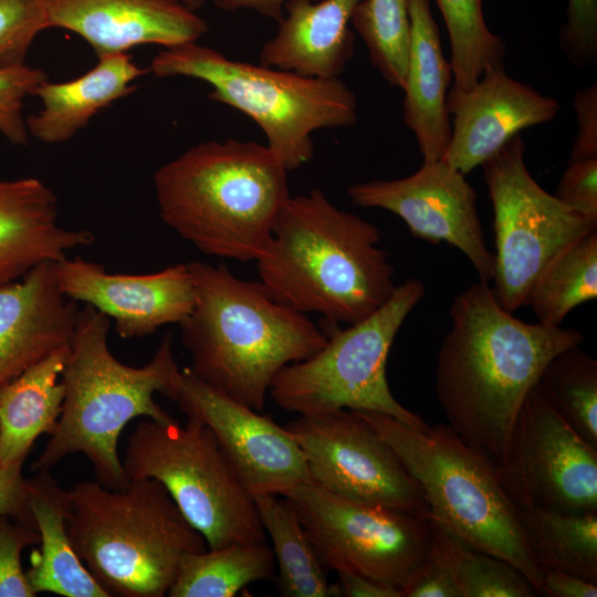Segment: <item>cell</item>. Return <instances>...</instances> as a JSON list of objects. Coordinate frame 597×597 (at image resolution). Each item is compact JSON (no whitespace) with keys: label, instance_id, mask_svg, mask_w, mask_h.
I'll return each instance as SVG.
<instances>
[{"label":"cell","instance_id":"7c38bea8","mask_svg":"<svg viewBox=\"0 0 597 597\" xmlns=\"http://www.w3.org/2000/svg\"><path fill=\"white\" fill-rule=\"evenodd\" d=\"M326 569L366 576L401 590L428 557V512L359 504L314 483L284 492Z\"/></svg>","mask_w":597,"mask_h":597},{"label":"cell","instance_id":"5b68a950","mask_svg":"<svg viewBox=\"0 0 597 597\" xmlns=\"http://www.w3.org/2000/svg\"><path fill=\"white\" fill-rule=\"evenodd\" d=\"M109 318L85 305L78 310L61 374L62 412L32 469L51 470L65 457L83 453L93 465L96 482L124 489L129 482L118 455V440L138 417L167 420L172 416L155 400L167 395L180 374L172 336H164L153 358L140 367L121 363L107 344Z\"/></svg>","mask_w":597,"mask_h":597},{"label":"cell","instance_id":"4fadbf2b","mask_svg":"<svg viewBox=\"0 0 597 597\" xmlns=\"http://www.w3.org/2000/svg\"><path fill=\"white\" fill-rule=\"evenodd\" d=\"M284 428L302 450L314 484L359 504L429 511L399 457L354 410L300 417Z\"/></svg>","mask_w":597,"mask_h":597},{"label":"cell","instance_id":"74e56055","mask_svg":"<svg viewBox=\"0 0 597 597\" xmlns=\"http://www.w3.org/2000/svg\"><path fill=\"white\" fill-rule=\"evenodd\" d=\"M40 543L39 532L9 516H0V597H34L22 568V552Z\"/></svg>","mask_w":597,"mask_h":597},{"label":"cell","instance_id":"7402d4cb","mask_svg":"<svg viewBox=\"0 0 597 597\" xmlns=\"http://www.w3.org/2000/svg\"><path fill=\"white\" fill-rule=\"evenodd\" d=\"M360 1L287 0L276 33L260 49V64L306 77L339 78L354 56L349 24Z\"/></svg>","mask_w":597,"mask_h":597},{"label":"cell","instance_id":"9c48e42d","mask_svg":"<svg viewBox=\"0 0 597 597\" xmlns=\"http://www.w3.org/2000/svg\"><path fill=\"white\" fill-rule=\"evenodd\" d=\"M425 285L408 279L390 298L362 321L341 328L323 323L327 339L311 357L283 367L269 396L300 417H322L339 410L388 415L417 430L430 426L399 404L390 391L386 365L392 343L410 312L422 300Z\"/></svg>","mask_w":597,"mask_h":597},{"label":"cell","instance_id":"83f0119b","mask_svg":"<svg viewBox=\"0 0 597 597\" xmlns=\"http://www.w3.org/2000/svg\"><path fill=\"white\" fill-rule=\"evenodd\" d=\"M275 575V561L268 542L233 543L186 553L167 595L233 597L250 584L274 580Z\"/></svg>","mask_w":597,"mask_h":597},{"label":"cell","instance_id":"d4e9b609","mask_svg":"<svg viewBox=\"0 0 597 597\" xmlns=\"http://www.w3.org/2000/svg\"><path fill=\"white\" fill-rule=\"evenodd\" d=\"M29 506L40 535L27 576L35 594L64 597H109L75 553L67 533L71 502L50 470L28 479Z\"/></svg>","mask_w":597,"mask_h":597},{"label":"cell","instance_id":"1f68e13d","mask_svg":"<svg viewBox=\"0 0 597 597\" xmlns=\"http://www.w3.org/2000/svg\"><path fill=\"white\" fill-rule=\"evenodd\" d=\"M448 30L452 67L449 94L470 90L493 67L502 66L504 41L488 28L482 0H434Z\"/></svg>","mask_w":597,"mask_h":597},{"label":"cell","instance_id":"8d00e7d4","mask_svg":"<svg viewBox=\"0 0 597 597\" xmlns=\"http://www.w3.org/2000/svg\"><path fill=\"white\" fill-rule=\"evenodd\" d=\"M433 536L428 557L409 583L401 597H461L449 531L431 517Z\"/></svg>","mask_w":597,"mask_h":597},{"label":"cell","instance_id":"277c9868","mask_svg":"<svg viewBox=\"0 0 597 597\" xmlns=\"http://www.w3.org/2000/svg\"><path fill=\"white\" fill-rule=\"evenodd\" d=\"M287 171L266 145L199 143L154 172L159 216L206 255L255 262L291 196Z\"/></svg>","mask_w":597,"mask_h":597},{"label":"cell","instance_id":"bcb514c9","mask_svg":"<svg viewBox=\"0 0 597 597\" xmlns=\"http://www.w3.org/2000/svg\"><path fill=\"white\" fill-rule=\"evenodd\" d=\"M185 7H187L188 9H190L191 11H197L199 10L203 3H205V0H179Z\"/></svg>","mask_w":597,"mask_h":597},{"label":"cell","instance_id":"e0dca14e","mask_svg":"<svg viewBox=\"0 0 597 597\" xmlns=\"http://www.w3.org/2000/svg\"><path fill=\"white\" fill-rule=\"evenodd\" d=\"M59 286L65 297L96 308L115 322L124 339L140 338L169 324H180L195 304L188 264L146 274L109 273L82 258L56 262Z\"/></svg>","mask_w":597,"mask_h":597},{"label":"cell","instance_id":"3957f363","mask_svg":"<svg viewBox=\"0 0 597 597\" xmlns=\"http://www.w3.org/2000/svg\"><path fill=\"white\" fill-rule=\"evenodd\" d=\"M187 264L195 304L179 326L189 370L262 412L277 373L320 350L325 332L306 314L273 300L260 281L240 279L223 264Z\"/></svg>","mask_w":597,"mask_h":597},{"label":"cell","instance_id":"2e32d148","mask_svg":"<svg viewBox=\"0 0 597 597\" xmlns=\"http://www.w3.org/2000/svg\"><path fill=\"white\" fill-rule=\"evenodd\" d=\"M346 192L354 206L397 214L416 238L455 247L469 259L480 281L493 279L494 254L484 241L476 193L465 175L443 159L423 163L404 178L354 184Z\"/></svg>","mask_w":597,"mask_h":597},{"label":"cell","instance_id":"d6a6232c","mask_svg":"<svg viewBox=\"0 0 597 597\" xmlns=\"http://www.w3.org/2000/svg\"><path fill=\"white\" fill-rule=\"evenodd\" d=\"M352 24L364 40L371 64L389 85L402 88L410 44L407 0H362Z\"/></svg>","mask_w":597,"mask_h":597},{"label":"cell","instance_id":"d590c367","mask_svg":"<svg viewBox=\"0 0 597 597\" xmlns=\"http://www.w3.org/2000/svg\"><path fill=\"white\" fill-rule=\"evenodd\" d=\"M45 29L42 0H0V67L23 63L34 39Z\"/></svg>","mask_w":597,"mask_h":597},{"label":"cell","instance_id":"ee69618b","mask_svg":"<svg viewBox=\"0 0 597 597\" xmlns=\"http://www.w3.org/2000/svg\"><path fill=\"white\" fill-rule=\"evenodd\" d=\"M342 589V596L347 597H401V590L395 586L387 585L358 575L352 572H335Z\"/></svg>","mask_w":597,"mask_h":597},{"label":"cell","instance_id":"f546056e","mask_svg":"<svg viewBox=\"0 0 597 597\" xmlns=\"http://www.w3.org/2000/svg\"><path fill=\"white\" fill-rule=\"evenodd\" d=\"M597 297V230L572 243L544 269L526 301L538 323L561 326L570 311Z\"/></svg>","mask_w":597,"mask_h":597},{"label":"cell","instance_id":"52a82bcc","mask_svg":"<svg viewBox=\"0 0 597 597\" xmlns=\"http://www.w3.org/2000/svg\"><path fill=\"white\" fill-rule=\"evenodd\" d=\"M354 411L399 457L432 519L474 548L510 562L542 596V568L526 545L515 504L486 457L446 423L417 430L385 413Z\"/></svg>","mask_w":597,"mask_h":597},{"label":"cell","instance_id":"30bf717a","mask_svg":"<svg viewBox=\"0 0 597 597\" xmlns=\"http://www.w3.org/2000/svg\"><path fill=\"white\" fill-rule=\"evenodd\" d=\"M122 463L128 480L160 482L208 548L266 542L252 494L208 427L145 418L130 433Z\"/></svg>","mask_w":597,"mask_h":597},{"label":"cell","instance_id":"ba28073f","mask_svg":"<svg viewBox=\"0 0 597 597\" xmlns=\"http://www.w3.org/2000/svg\"><path fill=\"white\" fill-rule=\"evenodd\" d=\"M149 71L157 77L185 76L211 85L208 97L252 119L289 171L313 158L315 130L357 121L356 96L341 78L306 77L232 60L197 42L159 51Z\"/></svg>","mask_w":597,"mask_h":597},{"label":"cell","instance_id":"f35d334b","mask_svg":"<svg viewBox=\"0 0 597 597\" xmlns=\"http://www.w3.org/2000/svg\"><path fill=\"white\" fill-rule=\"evenodd\" d=\"M561 44L567 59L577 67L597 60V0H568Z\"/></svg>","mask_w":597,"mask_h":597},{"label":"cell","instance_id":"9a60e30c","mask_svg":"<svg viewBox=\"0 0 597 597\" xmlns=\"http://www.w3.org/2000/svg\"><path fill=\"white\" fill-rule=\"evenodd\" d=\"M166 397L187 419L211 430L252 496L282 495L313 483L304 454L284 426L206 384L188 367L180 369Z\"/></svg>","mask_w":597,"mask_h":597},{"label":"cell","instance_id":"60d3db41","mask_svg":"<svg viewBox=\"0 0 597 597\" xmlns=\"http://www.w3.org/2000/svg\"><path fill=\"white\" fill-rule=\"evenodd\" d=\"M573 104L578 132L568 163L597 158V85L590 84L577 91Z\"/></svg>","mask_w":597,"mask_h":597},{"label":"cell","instance_id":"ab89813d","mask_svg":"<svg viewBox=\"0 0 597 597\" xmlns=\"http://www.w3.org/2000/svg\"><path fill=\"white\" fill-rule=\"evenodd\" d=\"M553 195L570 209L597 220V158L568 163Z\"/></svg>","mask_w":597,"mask_h":597},{"label":"cell","instance_id":"836d02e7","mask_svg":"<svg viewBox=\"0 0 597 597\" xmlns=\"http://www.w3.org/2000/svg\"><path fill=\"white\" fill-rule=\"evenodd\" d=\"M461 597H534L538 591L510 562L465 543L449 531Z\"/></svg>","mask_w":597,"mask_h":597},{"label":"cell","instance_id":"d6986e66","mask_svg":"<svg viewBox=\"0 0 597 597\" xmlns=\"http://www.w3.org/2000/svg\"><path fill=\"white\" fill-rule=\"evenodd\" d=\"M48 28L82 36L98 56L142 44L197 42L209 27L179 0H42Z\"/></svg>","mask_w":597,"mask_h":597},{"label":"cell","instance_id":"cb8c5ba5","mask_svg":"<svg viewBox=\"0 0 597 597\" xmlns=\"http://www.w3.org/2000/svg\"><path fill=\"white\" fill-rule=\"evenodd\" d=\"M149 72L122 52L98 56L94 67L74 80L43 82L33 94L43 107L25 117L29 135L46 144L71 139L94 115L130 95L137 88L134 81Z\"/></svg>","mask_w":597,"mask_h":597},{"label":"cell","instance_id":"f1b7e54d","mask_svg":"<svg viewBox=\"0 0 597 597\" xmlns=\"http://www.w3.org/2000/svg\"><path fill=\"white\" fill-rule=\"evenodd\" d=\"M515 507L526 545L541 568H558L597 584V512Z\"/></svg>","mask_w":597,"mask_h":597},{"label":"cell","instance_id":"5bb4252c","mask_svg":"<svg viewBox=\"0 0 597 597\" xmlns=\"http://www.w3.org/2000/svg\"><path fill=\"white\" fill-rule=\"evenodd\" d=\"M496 471L517 506L597 512V449L553 409L536 386L521 406L506 459Z\"/></svg>","mask_w":597,"mask_h":597},{"label":"cell","instance_id":"ffe728a7","mask_svg":"<svg viewBox=\"0 0 597 597\" xmlns=\"http://www.w3.org/2000/svg\"><path fill=\"white\" fill-rule=\"evenodd\" d=\"M76 302L65 297L56 262L0 285V389L52 353L70 345Z\"/></svg>","mask_w":597,"mask_h":597},{"label":"cell","instance_id":"4dcf8cb0","mask_svg":"<svg viewBox=\"0 0 597 597\" xmlns=\"http://www.w3.org/2000/svg\"><path fill=\"white\" fill-rule=\"evenodd\" d=\"M536 387L553 409L597 449V360L580 345L572 346L551 359Z\"/></svg>","mask_w":597,"mask_h":597},{"label":"cell","instance_id":"b9f144b4","mask_svg":"<svg viewBox=\"0 0 597 597\" xmlns=\"http://www.w3.org/2000/svg\"><path fill=\"white\" fill-rule=\"evenodd\" d=\"M0 516L12 517L38 531L29 506L28 479L23 469L0 465Z\"/></svg>","mask_w":597,"mask_h":597},{"label":"cell","instance_id":"8992f818","mask_svg":"<svg viewBox=\"0 0 597 597\" xmlns=\"http://www.w3.org/2000/svg\"><path fill=\"white\" fill-rule=\"evenodd\" d=\"M67 492L70 541L108 596H166L181 557L208 548L157 480L118 490L83 481Z\"/></svg>","mask_w":597,"mask_h":597},{"label":"cell","instance_id":"f6af8a7d","mask_svg":"<svg viewBox=\"0 0 597 597\" xmlns=\"http://www.w3.org/2000/svg\"><path fill=\"white\" fill-rule=\"evenodd\" d=\"M287 0H213L214 6L223 11L241 9L254 10L258 13L279 22L284 15ZM318 1V0H312Z\"/></svg>","mask_w":597,"mask_h":597},{"label":"cell","instance_id":"e575fe53","mask_svg":"<svg viewBox=\"0 0 597 597\" xmlns=\"http://www.w3.org/2000/svg\"><path fill=\"white\" fill-rule=\"evenodd\" d=\"M48 81V74L24 62L0 67V134L12 145H28L24 100Z\"/></svg>","mask_w":597,"mask_h":597},{"label":"cell","instance_id":"7bdbcfd3","mask_svg":"<svg viewBox=\"0 0 597 597\" xmlns=\"http://www.w3.org/2000/svg\"><path fill=\"white\" fill-rule=\"evenodd\" d=\"M546 597H596L597 584L558 568L542 567Z\"/></svg>","mask_w":597,"mask_h":597},{"label":"cell","instance_id":"8fae6325","mask_svg":"<svg viewBox=\"0 0 597 597\" xmlns=\"http://www.w3.org/2000/svg\"><path fill=\"white\" fill-rule=\"evenodd\" d=\"M524 149L519 134L481 165L494 213L492 292L510 313L526 305L552 260L597 230V220L570 209L540 186L527 170Z\"/></svg>","mask_w":597,"mask_h":597},{"label":"cell","instance_id":"484cf974","mask_svg":"<svg viewBox=\"0 0 597 597\" xmlns=\"http://www.w3.org/2000/svg\"><path fill=\"white\" fill-rule=\"evenodd\" d=\"M69 346L38 362L0 389L1 467L23 469L35 440L55 431L64 399L61 374Z\"/></svg>","mask_w":597,"mask_h":597},{"label":"cell","instance_id":"44dd1931","mask_svg":"<svg viewBox=\"0 0 597 597\" xmlns=\"http://www.w3.org/2000/svg\"><path fill=\"white\" fill-rule=\"evenodd\" d=\"M57 203L39 178L0 179V285L94 242L91 231L59 223Z\"/></svg>","mask_w":597,"mask_h":597},{"label":"cell","instance_id":"ac0fdd59","mask_svg":"<svg viewBox=\"0 0 597 597\" xmlns=\"http://www.w3.org/2000/svg\"><path fill=\"white\" fill-rule=\"evenodd\" d=\"M453 126L443 160L467 175L495 155L521 130L552 121L559 105L519 82L503 65L485 71L460 94H448Z\"/></svg>","mask_w":597,"mask_h":597},{"label":"cell","instance_id":"7a4b0ae2","mask_svg":"<svg viewBox=\"0 0 597 597\" xmlns=\"http://www.w3.org/2000/svg\"><path fill=\"white\" fill-rule=\"evenodd\" d=\"M371 222L333 205L321 189L290 196L255 260L276 302L323 323L350 325L392 295L394 268Z\"/></svg>","mask_w":597,"mask_h":597},{"label":"cell","instance_id":"6da1fadb","mask_svg":"<svg viewBox=\"0 0 597 597\" xmlns=\"http://www.w3.org/2000/svg\"><path fill=\"white\" fill-rule=\"evenodd\" d=\"M449 316L437 358V399L447 425L498 468L506 459L521 406L542 371L584 337L574 327L514 317L483 281L453 298Z\"/></svg>","mask_w":597,"mask_h":597},{"label":"cell","instance_id":"603a6c76","mask_svg":"<svg viewBox=\"0 0 597 597\" xmlns=\"http://www.w3.org/2000/svg\"><path fill=\"white\" fill-rule=\"evenodd\" d=\"M410 44L402 90L404 122L413 133L423 163L442 159L451 125L447 107L452 67L443 54L430 0H407Z\"/></svg>","mask_w":597,"mask_h":597},{"label":"cell","instance_id":"4316f807","mask_svg":"<svg viewBox=\"0 0 597 597\" xmlns=\"http://www.w3.org/2000/svg\"><path fill=\"white\" fill-rule=\"evenodd\" d=\"M275 561L277 589L283 597L342 596L339 583L327 582L318 558L293 505L284 496H253Z\"/></svg>","mask_w":597,"mask_h":597}]
</instances>
